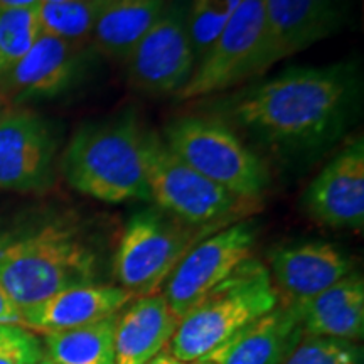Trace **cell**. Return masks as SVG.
<instances>
[{
  "mask_svg": "<svg viewBox=\"0 0 364 364\" xmlns=\"http://www.w3.org/2000/svg\"><path fill=\"white\" fill-rule=\"evenodd\" d=\"M358 76L348 66L292 68L241 93L230 105L236 124L285 152L339 139L358 108Z\"/></svg>",
  "mask_w": 364,
  "mask_h": 364,
  "instance_id": "6da1fadb",
  "label": "cell"
},
{
  "mask_svg": "<svg viewBox=\"0 0 364 364\" xmlns=\"http://www.w3.org/2000/svg\"><path fill=\"white\" fill-rule=\"evenodd\" d=\"M100 273V248L73 218H46L0 235V285L22 311L71 287L98 284Z\"/></svg>",
  "mask_w": 364,
  "mask_h": 364,
  "instance_id": "7a4b0ae2",
  "label": "cell"
},
{
  "mask_svg": "<svg viewBox=\"0 0 364 364\" xmlns=\"http://www.w3.org/2000/svg\"><path fill=\"white\" fill-rule=\"evenodd\" d=\"M145 139L147 132L132 113L81 127L63 154L68 184L103 203L149 201Z\"/></svg>",
  "mask_w": 364,
  "mask_h": 364,
  "instance_id": "3957f363",
  "label": "cell"
},
{
  "mask_svg": "<svg viewBox=\"0 0 364 364\" xmlns=\"http://www.w3.org/2000/svg\"><path fill=\"white\" fill-rule=\"evenodd\" d=\"M279 304L270 272L248 258L179 321L169 353L179 363H199Z\"/></svg>",
  "mask_w": 364,
  "mask_h": 364,
  "instance_id": "277c9868",
  "label": "cell"
},
{
  "mask_svg": "<svg viewBox=\"0 0 364 364\" xmlns=\"http://www.w3.org/2000/svg\"><path fill=\"white\" fill-rule=\"evenodd\" d=\"M223 228H199L159 208L135 213L127 221L113 255L118 287L136 297L157 294L198 241Z\"/></svg>",
  "mask_w": 364,
  "mask_h": 364,
  "instance_id": "5b68a950",
  "label": "cell"
},
{
  "mask_svg": "<svg viewBox=\"0 0 364 364\" xmlns=\"http://www.w3.org/2000/svg\"><path fill=\"white\" fill-rule=\"evenodd\" d=\"M145 177L159 209L199 228H226L253 209L255 199L238 198L194 171L156 134L145 139Z\"/></svg>",
  "mask_w": 364,
  "mask_h": 364,
  "instance_id": "8992f818",
  "label": "cell"
},
{
  "mask_svg": "<svg viewBox=\"0 0 364 364\" xmlns=\"http://www.w3.org/2000/svg\"><path fill=\"white\" fill-rule=\"evenodd\" d=\"M162 140L181 161L238 198H260L270 182L265 162L216 118L182 117Z\"/></svg>",
  "mask_w": 364,
  "mask_h": 364,
  "instance_id": "52a82bcc",
  "label": "cell"
},
{
  "mask_svg": "<svg viewBox=\"0 0 364 364\" xmlns=\"http://www.w3.org/2000/svg\"><path fill=\"white\" fill-rule=\"evenodd\" d=\"M189 0H171L125 58L132 88L149 95H177L196 70L188 33Z\"/></svg>",
  "mask_w": 364,
  "mask_h": 364,
  "instance_id": "ba28073f",
  "label": "cell"
},
{
  "mask_svg": "<svg viewBox=\"0 0 364 364\" xmlns=\"http://www.w3.org/2000/svg\"><path fill=\"white\" fill-rule=\"evenodd\" d=\"M255 241L257 230L250 221L233 223L198 241L162 285V295L174 316L181 321L241 263L252 258Z\"/></svg>",
  "mask_w": 364,
  "mask_h": 364,
  "instance_id": "9c48e42d",
  "label": "cell"
},
{
  "mask_svg": "<svg viewBox=\"0 0 364 364\" xmlns=\"http://www.w3.org/2000/svg\"><path fill=\"white\" fill-rule=\"evenodd\" d=\"M267 24V0H240L225 29L188 81L179 100L203 98L248 80Z\"/></svg>",
  "mask_w": 364,
  "mask_h": 364,
  "instance_id": "30bf717a",
  "label": "cell"
},
{
  "mask_svg": "<svg viewBox=\"0 0 364 364\" xmlns=\"http://www.w3.org/2000/svg\"><path fill=\"white\" fill-rule=\"evenodd\" d=\"M56 140L48 122L27 108L0 112V189L38 193L54 179Z\"/></svg>",
  "mask_w": 364,
  "mask_h": 364,
  "instance_id": "8fae6325",
  "label": "cell"
},
{
  "mask_svg": "<svg viewBox=\"0 0 364 364\" xmlns=\"http://www.w3.org/2000/svg\"><path fill=\"white\" fill-rule=\"evenodd\" d=\"M341 24V0H267V24L250 76L306 51Z\"/></svg>",
  "mask_w": 364,
  "mask_h": 364,
  "instance_id": "7c38bea8",
  "label": "cell"
},
{
  "mask_svg": "<svg viewBox=\"0 0 364 364\" xmlns=\"http://www.w3.org/2000/svg\"><path fill=\"white\" fill-rule=\"evenodd\" d=\"M270 279L282 306H299L354 272L351 258L326 241H304L272 250Z\"/></svg>",
  "mask_w": 364,
  "mask_h": 364,
  "instance_id": "4fadbf2b",
  "label": "cell"
},
{
  "mask_svg": "<svg viewBox=\"0 0 364 364\" xmlns=\"http://www.w3.org/2000/svg\"><path fill=\"white\" fill-rule=\"evenodd\" d=\"M307 215L338 230H363L364 144L353 140L321 171L304 194Z\"/></svg>",
  "mask_w": 364,
  "mask_h": 364,
  "instance_id": "5bb4252c",
  "label": "cell"
},
{
  "mask_svg": "<svg viewBox=\"0 0 364 364\" xmlns=\"http://www.w3.org/2000/svg\"><path fill=\"white\" fill-rule=\"evenodd\" d=\"M134 295L118 285H81L61 290L22 311L24 327L33 332H61L93 324L120 312Z\"/></svg>",
  "mask_w": 364,
  "mask_h": 364,
  "instance_id": "9a60e30c",
  "label": "cell"
},
{
  "mask_svg": "<svg viewBox=\"0 0 364 364\" xmlns=\"http://www.w3.org/2000/svg\"><path fill=\"white\" fill-rule=\"evenodd\" d=\"M302 336L297 309L277 304L199 363L280 364Z\"/></svg>",
  "mask_w": 364,
  "mask_h": 364,
  "instance_id": "2e32d148",
  "label": "cell"
},
{
  "mask_svg": "<svg viewBox=\"0 0 364 364\" xmlns=\"http://www.w3.org/2000/svg\"><path fill=\"white\" fill-rule=\"evenodd\" d=\"M81 48L85 46L43 33L24 58L2 73L4 90L16 100L61 93L75 78Z\"/></svg>",
  "mask_w": 364,
  "mask_h": 364,
  "instance_id": "e0dca14e",
  "label": "cell"
},
{
  "mask_svg": "<svg viewBox=\"0 0 364 364\" xmlns=\"http://www.w3.org/2000/svg\"><path fill=\"white\" fill-rule=\"evenodd\" d=\"M179 326L162 294L132 299L117 314L115 364H147L166 351Z\"/></svg>",
  "mask_w": 364,
  "mask_h": 364,
  "instance_id": "ac0fdd59",
  "label": "cell"
},
{
  "mask_svg": "<svg viewBox=\"0 0 364 364\" xmlns=\"http://www.w3.org/2000/svg\"><path fill=\"white\" fill-rule=\"evenodd\" d=\"M297 309L304 334L358 343L364 336V280L351 272Z\"/></svg>",
  "mask_w": 364,
  "mask_h": 364,
  "instance_id": "d6986e66",
  "label": "cell"
},
{
  "mask_svg": "<svg viewBox=\"0 0 364 364\" xmlns=\"http://www.w3.org/2000/svg\"><path fill=\"white\" fill-rule=\"evenodd\" d=\"M164 7L166 0H103L91 43L103 56L125 59Z\"/></svg>",
  "mask_w": 364,
  "mask_h": 364,
  "instance_id": "ffe728a7",
  "label": "cell"
},
{
  "mask_svg": "<svg viewBox=\"0 0 364 364\" xmlns=\"http://www.w3.org/2000/svg\"><path fill=\"white\" fill-rule=\"evenodd\" d=\"M117 314L76 329L44 334V354L54 364H115Z\"/></svg>",
  "mask_w": 364,
  "mask_h": 364,
  "instance_id": "44dd1931",
  "label": "cell"
},
{
  "mask_svg": "<svg viewBox=\"0 0 364 364\" xmlns=\"http://www.w3.org/2000/svg\"><path fill=\"white\" fill-rule=\"evenodd\" d=\"M103 0H71L59 4H39V26L44 34L70 41L75 44H88L97 24Z\"/></svg>",
  "mask_w": 364,
  "mask_h": 364,
  "instance_id": "7402d4cb",
  "label": "cell"
},
{
  "mask_svg": "<svg viewBox=\"0 0 364 364\" xmlns=\"http://www.w3.org/2000/svg\"><path fill=\"white\" fill-rule=\"evenodd\" d=\"M41 34L38 7L0 9V75L24 58Z\"/></svg>",
  "mask_w": 364,
  "mask_h": 364,
  "instance_id": "603a6c76",
  "label": "cell"
},
{
  "mask_svg": "<svg viewBox=\"0 0 364 364\" xmlns=\"http://www.w3.org/2000/svg\"><path fill=\"white\" fill-rule=\"evenodd\" d=\"M280 364H363V349L351 341L304 334Z\"/></svg>",
  "mask_w": 364,
  "mask_h": 364,
  "instance_id": "cb8c5ba5",
  "label": "cell"
},
{
  "mask_svg": "<svg viewBox=\"0 0 364 364\" xmlns=\"http://www.w3.org/2000/svg\"><path fill=\"white\" fill-rule=\"evenodd\" d=\"M230 12L220 0H189L188 33L196 58V66L213 48L225 29Z\"/></svg>",
  "mask_w": 364,
  "mask_h": 364,
  "instance_id": "d4e9b609",
  "label": "cell"
},
{
  "mask_svg": "<svg viewBox=\"0 0 364 364\" xmlns=\"http://www.w3.org/2000/svg\"><path fill=\"white\" fill-rule=\"evenodd\" d=\"M44 346L33 331L17 324H0V364H38Z\"/></svg>",
  "mask_w": 364,
  "mask_h": 364,
  "instance_id": "484cf974",
  "label": "cell"
},
{
  "mask_svg": "<svg viewBox=\"0 0 364 364\" xmlns=\"http://www.w3.org/2000/svg\"><path fill=\"white\" fill-rule=\"evenodd\" d=\"M0 324H17L24 326L22 318V309L14 302L4 287L0 285Z\"/></svg>",
  "mask_w": 364,
  "mask_h": 364,
  "instance_id": "4316f807",
  "label": "cell"
},
{
  "mask_svg": "<svg viewBox=\"0 0 364 364\" xmlns=\"http://www.w3.org/2000/svg\"><path fill=\"white\" fill-rule=\"evenodd\" d=\"M41 0H0V9H27L38 7Z\"/></svg>",
  "mask_w": 364,
  "mask_h": 364,
  "instance_id": "83f0119b",
  "label": "cell"
},
{
  "mask_svg": "<svg viewBox=\"0 0 364 364\" xmlns=\"http://www.w3.org/2000/svg\"><path fill=\"white\" fill-rule=\"evenodd\" d=\"M147 364H182L177 361V359L172 356L169 351H162L161 354H157L152 361H149Z\"/></svg>",
  "mask_w": 364,
  "mask_h": 364,
  "instance_id": "f1b7e54d",
  "label": "cell"
},
{
  "mask_svg": "<svg viewBox=\"0 0 364 364\" xmlns=\"http://www.w3.org/2000/svg\"><path fill=\"white\" fill-rule=\"evenodd\" d=\"M220 2L223 4V6H225L226 11L231 14L236 9V6H238V4H240V0H220Z\"/></svg>",
  "mask_w": 364,
  "mask_h": 364,
  "instance_id": "f546056e",
  "label": "cell"
},
{
  "mask_svg": "<svg viewBox=\"0 0 364 364\" xmlns=\"http://www.w3.org/2000/svg\"><path fill=\"white\" fill-rule=\"evenodd\" d=\"M59 2H71V0H41V4H59Z\"/></svg>",
  "mask_w": 364,
  "mask_h": 364,
  "instance_id": "4dcf8cb0",
  "label": "cell"
},
{
  "mask_svg": "<svg viewBox=\"0 0 364 364\" xmlns=\"http://www.w3.org/2000/svg\"><path fill=\"white\" fill-rule=\"evenodd\" d=\"M38 364H54V363H53V361H51V359H49V358H48V356H46V354H44V356L39 359V363H38Z\"/></svg>",
  "mask_w": 364,
  "mask_h": 364,
  "instance_id": "1f68e13d",
  "label": "cell"
},
{
  "mask_svg": "<svg viewBox=\"0 0 364 364\" xmlns=\"http://www.w3.org/2000/svg\"><path fill=\"white\" fill-rule=\"evenodd\" d=\"M2 103H4V93L0 91V107H2ZM0 112H2V110H0Z\"/></svg>",
  "mask_w": 364,
  "mask_h": 364,
  "instance_id": "d6a6232c",
  "label": "cell"
},
{
  "mask_svg": "<svg viewBox=\"0 0 364 364\" xmlns=\"http://www.w3.org/2000/svg\"><path fill=\"white\" fill-rule=\"evenodd\" d=\"M182 364H206V363H182Z\"/></svg>",
  "mask_w": 364,
  "mask_h": 364,
  "instance_id": "836d02e7",
  "label": "cell"
}]
</instances>
